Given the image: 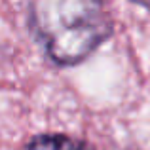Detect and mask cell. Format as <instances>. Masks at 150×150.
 Listing matches in <instances>:
<instances>
[{
  "label": "cell",
  "instance_id": "6da1fadb",
  "mask_svg": "<svg viewBox=\"0 0 150 150\" xmlns=\"http://www.w3.org/2000/svg\"><path fill=\"white\" fill-rule=\"evenodd\" d=\"M27 27L51 65L86 63L114 34L105 0H29Z\"/></svg>",
  "mask_w": 150,
  "mask_h": 150
},
{
  "label": "cell",
  "instance_id": "7a4b0ae2",
  "mask_svg": "<svg viewBox=\"0 0 150 150\" xmlns=\"http://www.w3.org/2000/svg\"><path fill=\"white\" fill-rule=\"evenodd\" d=\"M23 150H97L89 141L67 133H40L29 139Z\"/></svg>",
  "mask_w": 150,
  "mask_h": 150
},
{
  "label": "cell",
  "instance_id": "3957f363",
  "mask_svg": "<svg viewBox=\"0 0 150 150\" xmlns=\"http://www.w3.org/2000/svg\"><path fill=\"white\" fill-rule=\"evenodd\" d=\"M127 2L133 4V6H139V8H143V10L150 11V0H127Z\"/></svg>",
  "mask_w": 150,
  "mask_h": 150
}]
</instances>
